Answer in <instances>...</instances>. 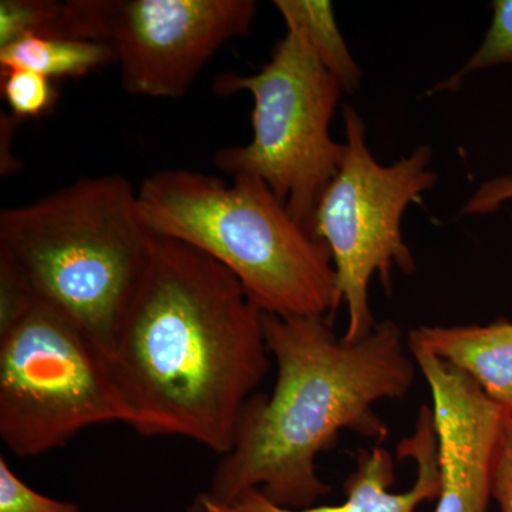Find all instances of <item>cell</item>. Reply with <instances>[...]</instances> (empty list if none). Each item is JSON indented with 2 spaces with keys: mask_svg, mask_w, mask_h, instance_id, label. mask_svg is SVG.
<instances>
[{
  "mask_svg": "<svg viewBox=\"0 0 512 512\" xmlns=\"http://www.w3.org/2000/svg\"><path fill=\"white\" fill-rule=\"evenodd\" d=\"M262 315L220 262L154 237L107 357L128 426L229 453L271 366Z\"/></svg>",
  "mask_w": 512,
  "mask_h": 512,
  "instance_id": "cell-1",
  "label": "cell"
},
{
  "mask_svg": "<svg viewBox=\"0 0 512 512\" xmlns=\"http://www.w3.org/2000/svg\"><path fill=\"white\" fill-rule=\"evenodd\" d=\"M262 323L278 366L274 390L248 400L234 446L202 495L228 505L259 490L279 507H313L330 493L316 458L342 430L382 443L389 429L375 406L407 396L416 362L392 320L357 342L338 338L330 316L264 313Z\"/></svg>",
  "mask_w": 512,
  "mask_h": 512,
  "instance_id": "cell-2",
  "label": "cell"
},
{
  "mask_svg": "<svg viewBox=\"0 0 512 512\" xmlns=\"http://www.w3.org/2000/svg\"><path fill=\"white\" fill-rule=\"evenodd\" d=\"M154 235L121 175L84 177L0 211V259L36 301L56 309L107 357L150 256Z\"/></svg>",
  "mask_w": 512,
  "mask_h": 512,
  "instance_id": "cell-3",
  "label": "cell"
},
{
  "mask_svg": "<svg viewBox=\"0 0 512 512\" xmlns=\"http://www.w3.org/2000/svg\"><path fill=\"white\" fill-rule=\"evenodd\" d=\"M138 214L154 237L204 252L237 276L262 313L330 316L339 308L328 245L293 220L259 178L163 170L137 190Z\"/></svg>",
  "mask_w": 512,
  "mask_h": 512,
  "instance_id": "cell-4",
  "label": "cell"
},
{
  "mask_svg": "<svg viewBox=\"0 0 512 512\" xmlns=\"http://www.w3.org/2000/svg\"><path fill=\"white\" fill-rule=\"evenodd\" d=\"M212 89L221 97L247 92L254 100L252 140L222 148L214 156L215 165L227 174L264 181L293 220L312 234L320 197L346 154V144L330 136L342 87L305 37L286 29L259 72L220 74Z\"/></svg>",
  "mask_w": 512,
  "mask_h": 512,
  "instance_id": "cell-5",
  "label": "cell"
},
{
  "mask_svg": "<svg viewBox=\"0 0 512 512\" xmlns=\"http://www.w3.org/2000/svg\"><path fill=\"white\" fill-rule=\"evenodd\" d=\"M128 420L109 359L72 320L35 301L0 329V439L13 454L40 456Z\"/></svg>",
  "mask_w": 512,
  "mask_h": 512,
  "instance_id": "cell-6",
  "label": "cell"
},
{
  "mask_svg": "<svg viewBox=\"0 0 512 512\" xmlns=\"http://www.w3.org/2000/svg\"><path fill=\"white\" fill-rule=\"evenodd\" d=\"M343 120L345 158L320 197L312 234L328 245L339 299L348 308L342 338L357 342L376 326L369 302L372 279L379 276L390 292L393 268L404 274L416 271L403 238V215L437 184L439 174L430 168L433 151L426 144L396 163H377L367 148L365 121L359 113L345 106Z\"/></svg>",
  "mask_w": 512,
  "mask_h": 512,
  "instance_id": "cell-7",
  "label": "cell"
},
{
  "mask_svg": "<svg viewBox=\"0 0 512 512\" xmlns=\"http://www.w3.org/2000/svg\"><path fill=\"white\" fill-rule=\"evenodd\" d=\"M254 0H67L56 37L106 43L121 87L180 99L229 40L248 35Z\"/></svg>",
  "mask_w": 512,
  "mask_h": 512,
  "instance_id": "cell-8",
  "label": "cell"
},
{
  "mask_svg": "<svg viewBox=\"0 0 512 512\" xmlns=\"http://www.w3.org/2000/svg\"><path fill=\"white\" fill-rule=\"evenodd\" d=\"M431 393L439 495L434 512H487L503 409L470 377L407 342Z\"/></svg>",
  "mask_w": 512,
  "mask_h": 512,
  "instance_id": "cell-9",
  "label": "cell"
},
{
  "mask_svg": "<svg viewBox=\"0 0 512 512\" xmlns=\"http://www.w3.org/2000/svg\"><path fill=\"white\" fill-rule=\"evenodd\" d=\"M399 457L416 461V483L406 493H390L396 480L394 460L389 450L380 444L363 451L355 473L345 484L346 500L336 505L313 507H279L259 490L249 491L234 504H217L200 495L192 512H416L427 500H437L439 495V461H437V436L431 409L421 407L416 431L399 446Z\"/></svg>",
  "mask_w": 512,
  "mask_h": 512,
  "instance_id": "cell-10",
  "label": "cell"
},
{
  "mask_svg": "<svg viewBox=\"0 0 512 512\" xmlns=\"http://www.w3.org/2000/svg\"><path fill=\"white\" fill-rule=\"evenodd\" d=\"M407 342L470 377L488 399L512 410V322L487 326H420Z\"/></svg>",
  "mask_w": 512,
  "mask_h": 512,
  "instance_id": "cell-11",
  "label": "cell"
},
{
  "mask_svg": "<svg viewBox=\"0 0 512 512\" xmlns=\"http://www.w3.org/2000/svg\"><path fill=\"white\" fill-rule=\"evenodd\" d=\"M116 63L106 43L69 37L28 35L0 47V69H28L49 79L80 77Z\"/></svg>",
  "mask_w": 512,
  "mask_h": 512,
  "instance_id": "cell-12",
  "label": "cell"
},
{
  "mask_svg": "<svg viewBox=\"0 0 512 512\" xmlns=\"http://www.w3.org/2000/svg\"><path fill=\"white\" fill-rule=\"evenodd\" d=\"M274 5L284 18L286 29L296 30L305 37L343 93L356 92L363 72L340 33L332 3L329 0H275Z\"/></svg>",
  "mask_w": 512,
  "mask_h": 512,
  "instance_id": "cell-13",
  "label": "cell"
},
{
  "mask_svg": "<svg viewBox=\"0 0 512 512\" xmlns=\"http://www.w3.org/2000/svg\"><path fill=\"white\" fill-rule=\"evenodd\" d=\"M503 64L512 66V0L493 2V20L483 43L457 73L437 84L433 93L456 92L468 74Z\"/></svg>",
  "mask_w": 512,
  "mask_h": 512,
  "instance_id": "cell-14",
  "label": "cell"
},
{
  "mask_svg": "<svg viewBox=\"0 0 512 512\" xmlns=\"http://www.w3.org/2000/svg\"><path fill=\"white\" fill-rule=\"evenodd\" d=\"M0 92L10 116L20 121L46 116L59 99L52 79L28 69L0 70Z\"/></svg>",
  "mask_w": 512,
  "mask_h": 512,
  "instance_id": "cell-15",
  "label": "cell"
},
{
  "mask_svg": "<svg viewBox=\"0 0 512 512\" xmlns=\"http://www.w3.org/2000/svg\"><path fill=\"white\" fill-rule=\"evenodd\" d=\"M63 3L56 0H2L0 47L28 35L55 36L62 19Z\"/></svg>",
  "mask_w": 512,
  "mask_h": 512,
  "instance_id": "cell-16",
  "label": "cell"
},
{
  "mask_svg": "<svg viewBox=\"0 0 512 512\" xmlns=\"http://www.w3.org/2000/svg\"><path fill=\"white\" fill-rule=\"evenodd\" d=\"M0 512H80L76 504L37 493L0 457Z\"/></svg>",
  "mask_w": 512,
  "mask_h": 512,
  "instance_id": "cell-17",
  "label": "cell"
},
{
  "mask_svg": "<svg viewBox=\"0 0 512 512\" xmlns=\"http://www.w3.org/2000/svg\"><path fill=\"white\" fill-rule=\"evenodd\" d=\"M493 498L501 512H512V410H503L493 464Z\"/></svg>",
  "mask_w": 512,
  "mask_h": 512,
  "instance_id": "cell-18",
  "label": "cell"
},
{
  "mask_svg": "<svg viewBox=\"0 0 512 512\" xmlns=\"http://www.w3.org/2000/svg\"><path fill=\"white\" fill-rule=\"evenodd\" d=\"M512 198V177L495 178L484 184L477 194L467 202L463 214H488L500 207L503 202Z\"/></svg>",
  "mask_w": 512,
  "mask_h": 512,
  "instance_id": "cell-19",
  "label": "cell"
}]
</instances>
